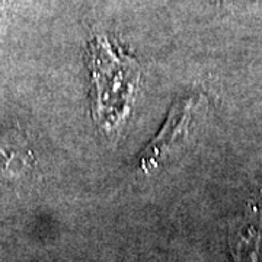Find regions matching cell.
<instances>
[{
    "mask_svg": "<svg viewBox=\"0 0 262 262\" xmlns=\"http://www.w3.org/2000/svg\"><path fill=\"white\" fill-rule=\"evenodd\" d=\"M89 67L94 82L92 118L101 130L114 133L131 113L140 66L105 35H96L89 42Z\"/></svg>",
    "mask_w": 262,
    "mask_h": 262,
    "instance_id": "obj_1",
    "label": "cell"
},
{
    "mask_svg": "<svg viewBox=\"0 0 262 262\" xmlns=\"http://www.w3.org/2000/svg\"><path fill=\"white\" fill-rule=\"evenodd\" d=\"M37 158L27 136L18 128H0V181L19 182L29 178Z\"/></svg>",
    "mask_w": 262,
    "mask_h": 262,
    "instance_id": "obj_4",
    "label": "cell"
},
{
    "mask_svg": "<svg viewBox=\"0 0 262 262\" xmlns=\"http://www.w3.org/2000/svg\"><path fill=\"white\" fill-rule=\"evenodd\" d=\"M229 248L234 262H258L262 251V206L249 201L245 213L229 225Z\"/></svg>",
    "mask_w": 262,
    "mask_h": 262,
    "instance_id": "obj_3",
    "label": "cell"
},
{
    "mask_svg": "<svg viewBox=\"0 0 262 262\" xmlns=\"http://www.w3.org/2000/svg\"><path fill=\"white\" fill-rule=\"evenodd\" d=\"M226 8L234 12H251L262 9V0H222Z\"/></svg>",
    "mask_w": 262,
    "mask_h": 262,
    "instance_id": "obj_5",
    "label": "cell"
},
{
    "mask_svg": "<svg viewBox=\"0 0 262 262\" xmlns=\"http://www.w3.org/2000/svg\"><path fill=\"white\" fill-rule=\"evenodd\" d=\"M5 19H6V13H5V8L0 5V29L5 25Z\"/></svg>",
    "mask_w": 262,
    "mask_h": 262,
    "instance_id": "obj_6",
    "label": "cell"
},
{
    "mask_svg": "<svg viewBox=\"0 0 262 262\" xmlns=\"http://www.w3.org/2000/svg\"><path fill=\"white\" fill-rule=\"evenodd\" d=\"M200 105L201 102L198 95L179 98L172 105L168 118L156 137L136 158V169L141 170L143 175H151L156 169H159L162 160L168 156L172 149L188 139L191 124L195 118Z\"/></svg>",
    "mask_w": 262,
    "mask_h": 262,
    "instance_id": "obj_2",
    "label": "cell"
}]
</instances>
